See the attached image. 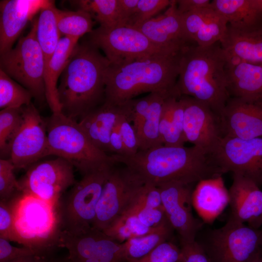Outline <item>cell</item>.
<instances>
[{
  "label": "cell",
  "mask_w": 262,
  "mask_h": 262,
  "mask_svg": "<svg viewBox=\"0 0 262 262\" xmlns=\"http://www.w3.org/2000/svg\"><path fill=\"white\" fill-rule=\"evenodd\" d=\"M111 155L116 163L125 165L145 184L157 187L170 182L192 185L223 174L210 153L194 146L162 145L130 156Z\"/></svg>",
  "instance_id": "1"
},
{
  "label": "cell",
  "mask_w": 262,
  "mask_h": 262,
  "mask_svg": "<svg viewBox=\"0 0 262 262\" xmlns=\"http://www.w3.org/2000/svg\"><path fill=\"white\" fill-rule=\"evenodd\" d=\"M181 51L157 53L123 65L110 64L105 76L104 102L120 105L145 93L181 96L177 82Z\"/></svg>",
  "instance_id": "2"
},
{
  "label": "cell",
  "mask_w": 262,
  "mask_h": 262,
  "mask_svg": "<svg viewBox=\"0 0 262 262\" xmlns=\"http://www.w3.org/2000/svg\"><path fill=\"white\" fill-rule=\"evenodd\" d=\"M109 65L99 49L88 41L76 45L58 86L64 115L76 120L104 103L105 76Z\"/></svg>",
  "instance_id": "3"
},
{
  "label": "cell",
  "mask_w": 262,
  "mask_h": 262,
  "mask_svg": "<svg viewBox=\"0 0 262 262\" xmlns=\"http://www.w3.org/2000/svg\"><path fill=\"white\" fill-rule=\"evenodd\" d=\"M227 59L220 42L207 47L188 46L180 53L177 88L210 107L220 117L230 97Z\"/></svg>",
  "instance_id": "4"
},
{
  "label": "cell",
  "mask_w": 262,
  "mask_h": 262,
  "mask_svg": "<svg viewBox=\"0 0 262 262\" xmlns=\"http://www.w3.org/2000/svg\"><path fill=\"white\" fill-rule=\"evenodd\" d=\"M45 120L49 155L66 160L82 176L116 164L111 154L92 143L77 120L62 113H52Z\"/></svg>",
  "instance_id": "5"
},
{
  "label": "cell",
  "mask_w": 262,
  "mask_h": 262,
  "mask_svg": "<svg viewBox=\"0 0 262 262\" xmlns=\"http://www.w3.org/2000/svg\"><path fill=\"white\" fill-rule=\"evenodd\" d=\"M14 212L18 243L44 253L60 247L58 206L21 193L16 197Z\"/></svg>",
  "instance_id": "6"
},
{
  "label": "cell",
  "mask_w": 262,
  "mask_h": 262,
  "mask_svg": "<svg viewBox=\"0 0 262 262\" xmlns=\"http://www.w3.org/2000/svg\"><path fill=\"white\" fill-rule=\"evenodd\" d=\"M196 241L211 262H250L262 256V230L230 218Z\"/></svg>",
  "instance_id": "7"
},
{
  "label": "cell",
  "mask_w": 262,
  "mask_h": 262,
  "mask_svg": "<svg viewBox=\"0 0 262 262\" xmlns=\"http://www.w3.org/2000/svg\"><path fill=\"white\" fill-rule=\"evenodd\" d=\"M113 166L83 175L60 199L58 212L62 231L76 234L92 227L98 200Z\"/></svg>",
  "instance_id": "8"
},
{
  "label": "cell",
  "mask_w": 262,
  "mask_h": 262,
  "mask_svg": "<svg viewBox=\"0 0 262 262\" xmlns=\"http://www.w3.org/2000/svg\"><path fill=\"white\" fill-rule=\"evenodd\" d=\"M36 23L35 18L30 32L19 38L15 47L0 54V69L42 101L46 100L45 60L36 38Z\"/></svg>",
  "instance_id": "9"
},
{
  "label": "cell",
  "mask_w": 262,
  "mask_h": 262,
  "mask_svg": "<svg viewBox=\"0 0 262 262\" xmlns=\"http://www.w3.org/2000/svg\"><path fill=\"white\" fill-rule=\"evenodd\" d=\"M88 41L101 49L110 65H120L159 53H177L152 42L131 27L99 26L89 33Z\"/></svg>",
  "instance_id": "10"
},
{
  "label": "cell",
  "mask_w": 262,
  "mask_h": 262,
  "mask_svg": "<svg viewBox=\"0 0 262 262\" xmlns=\"http://www.w3.org/2000/svg\"><path fill=\"white\" fill-rule=\"evenodd\" d=\"M116 164L105 180L92 225L101 231L131 208L145 184L125 165L118 167Z\"/></svg>",
  "instance_id": "11"
},
{
  "label": "cell",
  "mask_w": 262,
  "mask_h": 262,
  "mask_svg": "<svg viewBox=\"0 0 262 262\" xmlns=\"http://www.w3.org/2000/svg\"><path fill=\"white\" fill-rule=\"evenodd\" d=\"M74 168L60 157L37 162L18 180L21 192L58 206L64 192L76 182Z\"/></svg>",
  "instance_id": "12"
},
{
  "label": "cell",
  "mask_w": 262,
  "mask_h": 262,
  "mask_svg": "<svg viewBox=\"0 0 262 262\" xmlns=\"http://www.w3.org/2000/svg\"><path fill=\"white\" fill-rule=\"evenodd\" d=\"M210 153L222 174L231 172L262 185V137H222Z\"/></svg>",
  "instance_id": "13"
},
{
  "label": "cell",
  "mask_w": 262,
  "mask_h": 262,
  "mask_svg": "<svg viewBox=\"0 0 262 262\" xmlns=\"http://www.w3.org/2000/svg\"><path fill=\"white\" fill-rule=\"evenodd\" d=\"M22 123L12 139L7 159L16 169L28 168L49 156L45 120L33 104L22 107Z\"/></svg>",
  "instance_id": "14"
},
{
  "label": "cell",
  "mask_w": 262,
  "mask_h": 262,
  "mask_svg": "<svg viewBox=\"0 0 262 262\" xmlns=\"http://www.w3.org/2000/svg\"><path fill=\"white\" fill-rule=\"evenodd\" d=\"M191 185L170 182L159 188L162 205L168 222L178 233L180 244L196 241L201 225L192 213Z\"/></svg>",
  "instance_id": "15"
},
{
  "label": "cell",
  "mask_w": 262,
  "mask_h": 262,
  "mask_svg": "<svg viewBox=\"0 0 262 262\" xmlns=\"http://www.w3.org/2000/svg\"><path fill=\"white\" fill-rule=\"evenodd\" d=\"M184 106L183 133L186 142L210 152L223 137L219 117L208 106L187 96Z\"/></svg>",
  "instance_id": "16"
},
{
  "label": "cell",
  "mask_w": 262,
  "mask_h": 262,
  "mask_svg": "<svg viewBox=\"0 0 262 262\" xmlns=\"http://www.w3.org/2000/svg\"><path fill=\"white\" fill-rule=\"evenodd\" d=\"M219 118L223 137H262V99L229 98Z\"/></svg>",
  "instance_id": "17"
},
{
  "label": "cell",
  "mask_w": 262,
  "mask_h": 262,
  "mask_svg": "<svg viewBox=\"0 0 262 262\" xmlns=\"http://www.w3.org/2000/svg\"><path fill=\"white\" fill-rule=\"evenodd\" d=\"M131 27L140 31L155 44L175 52L196 44L189 39L184 31L176 0H172L163 14Z\"/></svg>",
  "instance_id": "18"
},
{
  "label": "cell",
  "mask_w": 262,
  "mask_h": 262,
  "mask_svg": "<svg viewBox=\"0 0 262 262\" xmlns=\"http://www.w3.org/2000/svg\"><path fill=\"white\" fill-rule=\"evenodd\" d=\"M49 0H2L0 2V54L13 45L28 23Z\"/></svg>",
  "instance_id": "19"
},
{
  "label": "cell",
  "mask_w": 262,
  "mask_h": 262,
  "mask_svg": "<svg viewBox=\"0 0 262 262\" xmlns=\"http://www.w3.org/2000/svg\"><path fill=\"white\" fill-rule=\"evenodd\" d=\"M131 99L120 105L104 103L88 112L77 121L92 143L98 149L110 153L111 132L120 118L129 116Z\"/></svg>",
  "instance_id": "20"
},
{
  "label": "cell",
  "mask_w": 262,
  "mask_h": 262,
  "mask_svg": "<svg viewBox=\"0 0 262 262\" xmlns=\"http://www.w3.org/2000/svg\"><path fill=\"white\" fill-rule=\"evenodd\" d=\"M229 218L257 228L262 216V191L252 180L233 174V182L229 190Z\"/></svg>",
  "instance_id": "21"
},
{
  "label": "cell",
  "mask_w": 262,
  "mask_h": 262,
  "mask_svg": "<svg viewBox=\"0 0 262 262\" xmlns=\"http://www.w3.org/2000/svg\"><path fill=\"white\" fill-rule=\"evenodd\" d=\"M181 15L187 36L198 46L207 47L220 42L227 32V20L211 7Z\"/></svg>",
  "instance_id": "22"
},
{
  "label": "cell",
  "mask_w": 262,
  "mask_h": 262,
  "mask_svg": "<svg viewBox=\"0 0 262 262\" xmlns=\"http://www.w3.org/2000/svg\"><path fill=\"white\" fill-rule=\"evenodd\" d=\"M226 59L227 87L230 98L262 99V65Z\"/></svg>",
  "instance_id": "23"
},
{
  "label": "cell",
  "mask_w": 262,
  "mask_h": 262,
  "mask_svg": "<svg viewBox=\"0 0 262 262\" xmlns=\"http://www.w3.org/2000/svg\"><path fill=\"white\" fill-rule=\"evenodd\" d=\"M220 43L227 58L262 65V25L246 29L228 25Z\"/></svg>",
  "instance_id": "24"
},
{
  "label": "cell",
  "mask_w": 262,
  "mask_h": 262,
  "mask_svg": "<svg viewBox=\"0 0 262 262\" xmlns=\"http://www.w3.org/2000/svg\"><path fill=\"white\" fill-rule=\"evenodd\" d=\"M192 204L206 223L212 222L229 204V195L222 176L200 180L192 193Z\"/></svg>",
  "instance_id": "25"
},
{
  "label": "cell",
  "mask_w": 262,
  "mask_h": 262,
  "mask_svg": "<svg viewBox=\"0 0 262 262\" xmlns=\"http://www.w3.org/2000/svg\"><path fill=\"white\" fill-rule=\"evenodd\" d=\"M78 39L67 36L61 37L54 53L45 65L44 83L46 98L53 114L62 113L58 98L57 82L74 48L78 44Z\"/></svg>",
  "instance_id": "26"
},
{
  "label": "cell",
  "mask_w": 262,
  "mask_h": 262,
  "mask_svg": "<svg viewBox=\"0 0 262 262\" xmlns=\"http://www.w3.org/2000/svg\"><path fill=\"white\" fill-rule=\"evenodd\" d=\"M211 5L233 28L246 29L262 25V0H213Z\"/></svg>",
  "instance_id": "27"
},
{
  "label": "cell",
  "mask_w": 262,
  "mask_h": 262,
  "mask_svg": "<svg viewBox=\"0 0 262 262\" xmlns=\"http://www.w3.org/2000/svg\"><path fill=\"white\" fill-rule=\"evenodd\" d=\"M181 96L165 98L160 123V133L163 145L183 146L186 142L183 133L184 106Z\"/></svg>",
  "instance_id": "28"
},
{
  "label": "cell",
  "mask_w": 262,
  "mask_h": 262,
  "mask_svg": "<svg viewBox=\"0 0 262 262\" xmlns=\"http://www.w3.org/2000/svg\"><path fill=\"white\" fill-rule=\"evenodd\" d=\"M107 236L102 231L93 227L76 234L61 231L59 245L67 250L71 262H82L94 255Z\"/></svg>",
  "instance_id": "29"
},
{
  "label": "cell",
  "mask_w": 262,
  "mask_h": 262,
  "mask_svg": "<svg viewBox=\"0 0 262 262\" xmlns=\"http://www.w3.org/2000/svg\"><path fill=\"white\" fill-rule=\"evenodd\" d=\"M171 96L173 95L154 93L147 113L134 129L139 150H145L163 145L160 133V119L164 100Z\"/></svg>",
  "instance_id": "30"
},
{
  "label": "cell",
  "mask_w": 262,
  "mask_h": 262,
  "mask_svg": "<svg viewBox=\"0 0 262 262\" xmlns=\"http://www.w3.org/2000/svg\"><path fill=\"white\" fill-rule=\"evenodd\" d=\"M57 9L54 1L49 0L42 8L37 18L36 38L44 56L45 65L61 38L57 23Z\"/></svg>",
  "instance_id": "31"
},
{
  "label": "cell",
  "mask_w": 262,
  "mask_h": 262,
  "mask_svg": "<svg viewBox=\"0 0 262 262\" xmlns=\"http://www.w3.org/2000/svg\"><path fill=\"white\" fill-rule=\"evenodd\" d=\"M71 5L87 12L100 27H120L118 0H78L69 1Z\"/></svg>",
  "instance_id": "32"
},
{
  "label": "cell",
  "mask_w": 262,
  "mask_h": 262,
  "mask_svg": "<svg viewBox=\"0 0 262 262\" xmlns=\"http://www.w3.org/2000/svg\"><path fill=\"white\" fill-rule=\"evenodd\" d=\"M170 224L151 233L130 239L121 243L124 262L139 259L167 241L173 230Z\"/></svg>",
  "instance_id": "33"
},
{
  "label": "cell",
  "mask_w": 262,
  "mask_h": 262,
  "mask_svg": "<svg viewBox=\"0 0 262 262\" xmlns=\"http://www.w3.org/2000/svg\"><path fill=\"white\" fill-rule=\"evenodd\" d=\"M57 18L61 36L78 39L85 33H90L95 24L90 14L80 9L69 11L57 8Z\"/></svg>",
  "instance_id": "34"
},
{
  "label": "cell",
  "mask_w": 262,
  "mask_h": 262,
  "mask_svg": "<svg viewBox=\"0 0 262 262\" xmlns=\"http://www.w3.org/2000/svg\"><path fill=\"white\" fill-rule=\"evenodd\" d=\"M166 225L158 228H148L144 225L135 214L125 213L102 231L122 243L130 239L151 233Z\"/></svg>",
  "instance_id": "35"
},
{
  "label": "cell",
  "mask_w": 262,
  "mask_h": 262,
  "mask_svg": "<svg viewBox=\"0 0 262 262\" xmlns=\"http://www.w3.org/2000/svg\"><path fill=\"white\" fill-rule=\"evenodd\" d=\"M31 93L0 69V108H21L31 103Z\"/></svg>",
  "instance_id": "36"
},
{
  "label": "cell",
  "mask_w": 262,
  "mask_h": 262,
  "mask_svg": "<svg viewBox=\"0 0 262 262\" xmlns=\"http://www.w3.org/2000/svg\"><path fill=\"white\" fill-rule=\"evenodd\" d=\"M23 121L22 107L6 108L0 111V151L8 157V148Z\"/></svg>",
  "instance_id": "37"
},
{
  "label": "cell",
  "mask_w": 262,
  "mask_h": 262,
  "mask_svg": "<svg viewBox=\"0 0 262 262\" xmlns=\"http://www.w3.org/2000/svg\"><path fill=\"white\" fill-rule=\"evenodd\" d=\"M15 167L7 158L0 159V200L8 201L21 192L19 181L15 177Z\"/></svg>",
  "instance_id": "38"
},
{
  "label": "cell",
  "mask_w": 262,
  "mask_h": 262,
  "mask_svg": "<svg viewBox=\"0 0 262 262\" xmlns=\"http://www.w3.org/2000/svg\"><path fill=\"white\" fill-rule=\"evenodd\" d=\"M182 258L180 247L167 241L139 259L124 262H181Z\"/></svg>",
  "instance_id": "39"
},
{
  "label": "cell",
  "mask_w": 262,
  "mask_h": 262,
  "mask_svg": "<svg viewBox=\"0 0 262 262\" xmlns=\"http://www.w3.org/2000/svg\"><path fill=\"white\" fill-rule=\"evenodd\" d=\"M171 2L172 0H139L135 13L126 26L132 27L154 17Z\"/></svg>",
  "instance_id": "40"
},
{
  "label": "cell",
  "mask_w": 262,
  "mask_h": 262,
  "mask_svg": "<svg viewBox=\"0 0 262 262\" xmlns=\"http://www.w3.org/2000/svg\"><path fill=\"white\" fill-rule=\"evenodd\" d=\"M124 261L122 244L108 236L94 255L82 262H124Z\"/></svg>",
  "instance_id": "41"
},
{
  "label": "cell",
  "mask_w": 262,
  "mask_h": 262,
  "mask_svg": "<svg viewBox=\"0 0 262 262\" xmlns=\"http://www.w3.org/2000/svg\"><path fill=\"white\" fill-rule=\"evenodd\" d=\"M16 196L8 201L0 200V238L18 243L14 226V210Z\"/></svg>",
  "instance_id": "42"
},
{
  "label": "cell",
  "mask_w": 262,
  "mask_h": 262,
  "mask_svg": "<svg viewBox=\"0 0 262 262\" xmlns=\"http://www.w3.org/2000/svg\"><path fill=\"white\" fill-rule=\"evenodd\" d=\"M161 207H163V205L159 188L152 185L146 184L134 205L125 213H131L142 208Z\"/></svg>",
  "instance_id": "43"
},
{
  "label": "cell",
  "mask_w": 262,
  "mask_h": 262,
  "mask_svg": "<svg viewBox=\"0 0 262 262\" xmlns=\"http://www.w3.org/2000/svg\"><path fill=\"white\" fill-rule=\"evenodd\" d=\"M145 226L151 228H158L170 224L163 207L159 208H142L132 213Z\"/></svg>",
  "instance_id": "44"
},
{
  "label": "cell",
  "mask_w": 262,
  "mask_h": 262,
  "mask_svg": "<svg viewBox=\"0 0 262 262\" xmlns=\"http://www.w3.org/2000/svg\"><path fill=\"white\" fill-rule=\"evenodd\" d=\"M119 129L126 152L124 156L135 154L139 150L138 142L133 125L128 119V115H124L120 118Z\"/></svg>",
  "instance_id": "45"
},
{
  "label": "cell",
  "mask_w": 262,
  "mask_h": 262,
  "mask_svg": "<svg viewBox=\"0 0 262 262\" xmlns=\"http://www.w3.org/2000/svg\"><path fill=\"white\" fill-rule=\"evenodd\" d=\"M39 254L45 253L25 246H13L9 241L0 238V262H9L21 258Z\"/></svg>",
  "instance_id": "46"
},
{
  "label": "cell",
  "mask_w": 262,
  "mask_h": 262,
  "mask_svg": "<svg viewBox=\"0 0 262 262\" xmlns=\"http://www.w3.org/2000/svg\"><path fill=\"white\" fill-rule=\"evenodd\" d=\"M155 93H149L143 98L131 99L129 120L135 129L147 113Z\"/></svg>",
  "instance_id": "47"
},
{
  "label": "cell",
  "mask_w": 262,
  "mask_h": 262,
  "mask_svg": "<svg viewBox=\"0 0 262 262\" xmlns=\"http://www.w3.org/2000/svg\"><path fill=\"white\" fill-rule=\"evenodd\" d=\"M180 244L181 262H211L204 250L196 241Z\"/></svg>",
  "instance_id": "48"
},
{
  "label": "cell",
  "mask_w": 262,
  "mask_h": 262,
  "mask_svg": "<svg viewBox=\"0 0 262 262\" xmlns=\"http://www.w3.org/2000/svg\"><path fill=\"white\" fill-rule=\"evenodd\" d=\"M120 119L111 132L109 141V148L110 153H111V154H115L124 156H126V152L120 132Z\"/></svg>",
  "instance_id": "49"
},
{
  "label": "cell",
  "mask_w": 262,
  "mask_h": 262,
  "mask_svg": "<svg viewBox=\"0 0 262 262\" xmlns=\"http://www.w3.org/2000/svg\"><path fill=\"white\" fill-rule=\"evenodd\" d=\"M139 0H118L120 27L126 26L135 13Z\"/></svg>",
  "instance_id": "50"
},
{
  "label": "cell",
  "mask_w": 262,
  "mask_h": 262,
  "mask_svg": "<svg viewBox=\"0 0 262 262\" xmlns=\"http://www.w3.org/2000/svg\"><path fill=\"white\" fill-rule=\"evenodd\" d=\"M210 0H176L177 9L181 14L211 7Z\"/></svg>",
  "instance_id": "51"
},
{
  "label": "cell",
  "mask_w": 262,
  "mask_h": 262,
  "mask_svg": "<svg viewBox=\"0 0 262 262\" xmlns=\"http://www.w3.org/2000/svg\"><path fill=\"white\" fill-rule=\"evenodd\" d=\"M50 253L35 254L9 262H66L69 260L68 256L64 258H55L51 256Z\"/></svg>",
  "instance_id": "52"
},
{
  "label": "cell",
  "mask_w": 262,
  "mask_h": 262,
  "mask_svg": "<svg viewBox=\"0 0 262 262\" xmlns=\"http://www.w3.org/2000/svg\"><path fill=\"white\" fill-rule=\"evenodd\" d=\"M250 262H262V256H261Z\"/></svg>",
  "instance_id": "53"
},
{
  "label": "cell",
  "mask_w": 262,
  "mask_h": 262,
  "mask_svg": "<svg viewBox=\"0 0 262 262\" xmlns=\"http://www.w3.org/2000/svg\"><path fill=\"white\" fill-rule=\"evenodd\" d=\"M262 225V216L261 217V218L260 219L258 224H257V229H259L261 226Z\"/></svg>",
  "instance_id": "54"
},
{
  "label": "cell",
  "mask_w": 262,
  "mask_h": 262,
  "mask_svg": "<svg viewBox=\"0 0 262 262\" xmlns=\"http://www.w3.org/2000/svg\"><path fill=\"white\" fill-rule=\"evenodd\" d=\"M66 262H71L69 260H68V261H67Z\"/></svg>",
  "instance_id": "55"
},
{
  "label": "cell",
  "mask_w": 262,
  "mask_h": 262,
  "mask_svg": "<svg viewBox=\"0 0 262 262\" xmlns=\"http://www.w3.org/2000/svg\"></svg>",
  "instance_id": "56"
}]
</instances>
